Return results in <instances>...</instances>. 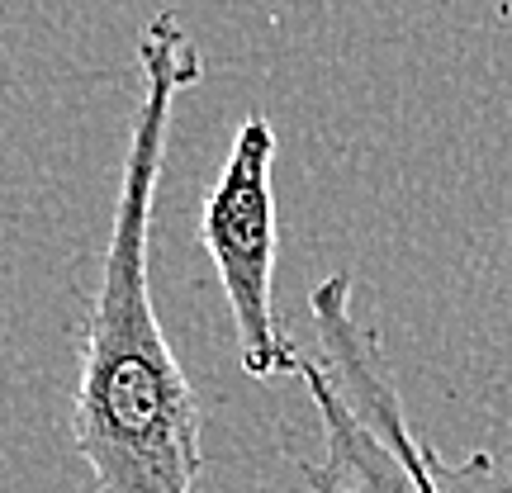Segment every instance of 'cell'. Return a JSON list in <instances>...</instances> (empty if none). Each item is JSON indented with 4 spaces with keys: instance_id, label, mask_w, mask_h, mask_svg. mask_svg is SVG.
Returning <instances> with one entry per match:
<instances>
[{
    "instance_id": "cell-1",
    "label": "cell",
    "mask_w": 512,
    "mask_h": 493,
    "mask_svg": "<svg viewBox=\"0 0 512 493\" xmlns=\"http://www.w3.org/2000/svg\"><path fill=\"white\" fill-rule=\"evenodd\" d=\"M138 72L143 95L128 128L110 247L81 328L72 441L100 493H200V399L157 323L147 271L171 110L204 81V53L176 10H157L143 24Z\"/></svg>"
},
{
    "instance_id": "cell-2",
    "label": "cell",
    "mask_w": 512,
    "mask_h": 493,
    "mask_svg": "<svg viewBox=\"0 0 512 493\" xmlns=\"http://www.w3.org/2000/svg\"><path fill=\"white\" fill-rule=\"evenodd\" d=\"M309 313L318 356H299V380L323 422L318 460H299L309 493H512L489 451L441 460L408 427L380 332L356 313L347 271L313 285Z\"/></svg>"
},
{
    "instance_id": "cell-3",
    "label": "cell",
    "mask_w": 512,
    "mask_h": 493,
    "mask_svg": "<svg viewBox=\"0 0 512 493\" xmlns=\"http://www.w3.org/2000/svg\"><path fill=\"white\" fill-rule=\"evenodd\" d=\"M275 128L266 114H247L233 133L223 171L200 214V242L238 332V361L252 380H285L299 375L304 351L290 342L275 313Z\"/></svg>"
}]
</instances>
